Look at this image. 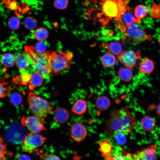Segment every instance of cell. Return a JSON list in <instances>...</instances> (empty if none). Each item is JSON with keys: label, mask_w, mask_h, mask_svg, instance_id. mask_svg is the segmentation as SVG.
Returning <instances> with one entry per match:
<instances>
[{"label": "cell", "mask_w": 160, "mask_h": 160, "mask_svg": "<svg viewBox=\"0 0 160 160\" xmlns=\"http://www.w3.org/2000/svg\"><path fill=\"white\" fill-rule=\"evenodd\" d=\"M44 118H40L36 116H23L21 120L22 124L26 127L31 132L38 133L46 129L43 124Z\"/></svg>", "instance_id": "obj_8"}, {"label": "cell", "mask_w": 160, "mask_h": 160, "mask_svg": "<svg viewBox=\"0 0 160 160\" xmlns=\"http://www.w3.org/2000/svg\"><path fill=\"white\" fill-rule=\"evenodd\" d=\"M118 74L121 79L125 82L130 81L133 77L132 70L127 67H122L118 70Z\"/></svg>", "instance_id": "obj_23"}, {"label": "cell", "mask_w": 160, "mask_h": 160, "mask_svg": "<svg viewBox=\"0 0 160 160\" xmlns=\"http://www.w3.org/2000/svg\"><path fill=\"white\" fill-rule=\"evenodd\" d=\"M87 104L86 100L80 98L77 100L73 104L71 111L74 114L81 115L86 112Z\"/></svg>", "instance_id": "obj_14"}, {"label": "cell", "mask_w": 160, "mask_h": 160, "mask_svg": "<svg viewBox=\"0 0 160 160\" xmlns=\"http://www.w3.org/2000/svg\"><path fill=\"white\" fill-rule=\"evenodd\" d=\"M46 48V43L41 41L37 43L34 47L36 51L39 53H44L45 52Z\"/></svg>", "instance_id": "obj_36"}, {"label": "cell", "mask_w": 160, "mask_h": 160, "mask_svg": "<svg viewBox=\"0 0 160 160\" xmlns=\"http://www.w3.org/2000/svg\"><path fill=\"white\" fill-rule=\"evenodd\" d=\"M17 160H31L30 157L26 154H21L18 157Z\"/></svg>", "instance_id": "obj_39"}, {"label": "cell", "mask_w": 160, "mask_h": 160, "mask_svg": "<svg viewBox=\"0 0 160 160\" xmlns=\"http://www.w3.org/2000/svg\"><path fill=\"white\" fill-rule=\"evenodd\" d=\"M110 100L105 96L99 97L96 101V105L97 108L101 111L107 110L110 107Z\"/></svg>", "instance_id": "obj_22"}, {"label": "cell", "mask_w": 160, "mask_h": 160, "mask_svg": "<svg viewBox=\"0 0 160 160\" xmlns=\"http://www.w3.org/2000/svg\"><path fill=\"white\" fill-rule=\"evenodd\" d=\"M46 140L45 137L40 134L31 132L28 134L23 139L22 148L25 152L31 153L42 145Z\"/></svg>", "instance_id": "obj_7"}, {"label": "cell", "mask_w": 160, "mask_h": 160, "mask_svg": "<svg viewBox=\"0 0 160 160\" xmlns=\"http://www.w3.org/2000/svg\"><path fill=\"white\" fill-rule=\"evenodd\" d=\"M24 24L26 28L29 30H32L36 28L37 25V21L34 17L28 16L25 18Z\"/></svg>", "instance_id": "obj_28"}, {"label": "cell", "mask_w": 160, "mask_h": 160, "mask_svg": "<svg viewBox=\"0 0 160 160\" xmlns=\"http://www.w3.org/2000/svg\"><path fill=\"white\" fill-rule=\"evenodd\" d=\"M20 24L19 19L16 17H12L8 21V26L13 30H17L19 28Z\"/></svg>", "instance_id": "obj_30"}, {"label": "cell", "mask_w": 160, "mask_h": 160, "mask_svg": "<svg viewBox=\"0 0 160 160\" xmlns=\"http://www.w3.org/2000/svg\"><path fill=\"white\" fill-rule=\"evenodd\" d=\"M43 160H61L57 155L53 154H45L44 156Z\"/></svg>", "instance_id": "obj_38"}, {"label": "cell", "mask_w": 160, "mask_h": 160, "mask_svg": "<svg viewBox=\"0 0 160 160\" xmlns=\"http://www.w3.org/2000/svg\"><path fill=\"white\" fill-rule=\"evenodd\" d=\"M122 16V20L123 21L125 25H129L134 23L137 24L140 22L134 17L130 12L129 7L127 9L126 12Z\"/></svg>", "instance_id": "obj_26"}, {"label": "cell", "mask_w": 160, "mask_h": 160, "mask_svg": "<svg viewBox=\"0 0 160 160\" xmlns=\"http://www.w3.org/2000/svg\"><path fill=\"white\" fill-rule=\"evenodd\" d=\"M1 62L4 66L7 68L11 67L15 63V57L11 53H7L2 56Z\"/></svg>", "instance_id": "obj_24"}, {"label": "cell", "mask_w": 160, "mask_h": 160, "mask_svg": "<svg viewBox=\"0 0 160 160\" xmlns=\"http://www.w3.org/2000/svg\"><path fill=\"white\" fill-rule=\"evenodd\" d=\"M29 107L35 116L40 118L51 113L53 106L46 99L36 96L33 92H30L28 96Z\"/></svg>", "instance_id": "obj_4"}, {"label": "cell", "mask_w": 160, "mask_h": 160, "mask_svg": "<svg viewBox=\"0 0 160 160\" xmlns=\"http://www.w3.org/2000/svg\"><path fill=\"white\" fill-rule=\"evenodd\" d=\"M25 54L35 72L45 78L52 73L50 65L52 52L48 51L44 53H39L32 46H25Z\"/></svg>", "instance_id": "obj_2"}, {"label": "cell", "mask_w": 160, "mask_h": 160, "mask_svg": "<svg viewBox=\"0 0 160 160\" xmlns=\"http://www.w3.org/2000/svg\"><path fill=\"white\" fill-rule=\"evenodd\" d=\"M148 12V8L145 5L140 4L137 5L134 10L135 18L140 21L141 19L146 17Z\"/></svg>", "instance_id": "obj_21"}, {"label": "cell", "mask_w": 160, "mask_h": 160, "mask_svg": "<svg viewBox=\"0 0 160 160\" xmlns=\"http://www.w3.org/2000/svg\"><path fill=\"white\" fill-rule=\"evenodd\" d=\"M105 160H132V154L120 148H117L112 153L105 156Z\"/></svg>", "instance_id": "obj_12"}, {"label": "cell", "mask_w": 160, "mask_h": 160, "mask_svg": "<svg viewBox=\"0 0 160 160\" xmlns=\"http://www.w3.org/2000/svg\"><path fill=\"white\" fill-rule=\"evenodd\" d=\"M70 117L69 112L65 109L58 108L55 110L54 120L56 122L63 124L66 122Z\"/></svg>", "instance_id": "obj_13"}, {"label": "cell", "mask_w": 160, "mask_h": 160, "mask_svg": "<svg viewBox=\"0 0 160 160\" xmlns=\"http://www.w3.org/2000/svg\"><path fill=\"white\" fill-rule=\"evenodd\" d=\"M100 151L103 156H105L111 153L112 146L110 142L108 139L102 141L100 144Z\"/></svg>", "instance_id": "obj_25"}, {"label": "cell", "mask_w": 160, "mask_h": 160, "mask_svg": "<svg viewBox=\"0 0 160 160\" xmlns=\"http://www.w3.org/2000/svg\"><path fill=\"white\" fill-rule=\"evenodd\" d=\"M151 14L154 18H160V6L154 3L151 8Z\"/></svg>", "instance_id": "obj_34"}, {"label": "cell", "mask_w": 160, "mask_h": 160, "mask_svg": "<svg viewBox=\"0 0 160 160\" xmlns=\"http://www.w3.org/2000/svg\"><path fill=\"white\" fill-rule=\"evenodd\" d=\"M113 137L116 143L119 145H123L126 142V137L124 133H117L115 134Z\"/></svg>", "instance_id": "obj_31"}, {"label": "cell", "mask_w": 160, "mask_h": 160, "mask_svg": "<svg viewBox=\"0 0 160 160\" xmlns=\"http://www.w3.org/2000/svg\"><path fill=\"white\" fill-rule=\"evenodd\" d=\"M15 63L20 71H25L31 64V62L26 54L20 53L15 57Z\"/></svg>", "instance_id": "obj_15"}, {"label": "cell", "mask_w": 160, "mask_h": 160, "mask_svg": "<svg viewBox=\"0 0 160 160\" xmlns=\"http://www.w3.org/2000/svg\"><path fill=\"white\" fill-rule=\"evenodd\" d=\"M140 125L143 129L146 131L153 130L156 125V121L153 117L146 116L143 118L140 121Z\"/></svg>", "instance_id": "obj_18"}, {"label": "cell", "mask_w": 160, "mask_h": 160, "mask_svg": "<svg viewBox=\"0 0 160 160\" xmlns=\"http://www.w3.org/2000/svg\"><path fill=\"white\" fill-rule=\"evenodd\" d=\"M70 129L71 137L76 142H81L87 135V132L85 126L80 122L73 123L71 126Z\"/></svg>", "instance_id": "obj_11"}, {"label": "cell", "mask_w": 160, "mask_h": 160, "mask_svg": "<svg viewBox=\"0 0 160 160\" xmlns=\"http://www.w3.org/2000/svg\"><path fill=\"white\" fill-rule=\"evenodd\" d=\"M157 146L151 145L132 154V160H157Z\"/></svg>", "instance_id": "obj_10"}, {"label": "cell", "mask_w": 160, "mask_h": 160, "mask_svg": "<svg viewBox=\"0 0 160 160\" xmlns=\"http://www.w3.org/2000/svg\"><path fill=\"white\" fill-rule=\"evenodd\" d=\"M4 80H0V98L5 97L9 93L10 88Z\"/></svg>", "instance_id": "obj_29"}, {"label": "cell", "mask_w": 160, "mask_h": 160, "mask_svg": "<svg viewBox=\"0 0 160 160\" xmlns=\"http://www.w3.org/2000/svg\"><path fill=\"white\" fill-rule=\"evenodd\" d=\"M101 4L102 15L108 21L113 20L121 24V17L127 9L122 0H102Z\"/></svg>", "instance_id": "obj_3"}, {"label": "cell", "mask_w": 160, "mask_h": 160, "mask_svg": "<svg viewBox=\"0 0 160 160\" xmlns=\"http://www.w3.org/2000/svg\"><path fill=\"white\" fill-rule=\"evenodd\" d=\"M117 25L129 40L135 43H141L152 39L151 35L147 34L135 23L124 25L119 24Z\"/></svg>", "instance_id": "obj_6"}, {"label": "cell", "mask_w": 160, "mask_h": 160, "mask_svg": "<svg viewBox=\"0 0 160 160\" xmlns=\"http://www.w3.org/2000/svg\"><path fill=\"white\" fill-rule=\"evenodd\" d=\"M110 115L109 118L105 122L106 132L109 136H113L118 132H131L136 122L135 119L126 107L114 110Z\"/></svg>", "instance_id": "obj_1"}, {"label": "cell", "mask_w": 160, "mask_h": 160, "mask_svg": "<svg viewBox=\"0 0 160 160\" xmlns=\"http://www.w3.org/2000/svg\"><path fill=\"white\" fill-rule=\"evenodd\" d=\"M68 0H54V5L57 9L63 10L66 8L68 5Z\"/></svg>", "instance_id": "obj_33"}, {"label": "cell", "mask_w": 160, "mask_h": 160, "mask_svg": "<svg viewBox=\"0 0 160 160\" xmlns=\"http://www.w3.org/2000/svg\"><path fill=\"white\" fill-rule=\"evenodd\" d=\"M34 35L36 40L42 41L45 40L47 38L48 32L46 28L40 27L35 30Z\"/></svg>", "instance_id": "obj_27"}, {"label": "cell", "mask_w": 160, "mask_h": 160, "mask_svg": "<svg viewBox=\"0 0 160 160\" xmlns=\"http://www.w3.org/2000/svg\"><path fill=\"white\" fill-rule=\"evenodd\" d=\"M115 56L111 53L104 54L101 58V63L104 67L111 68L113 66L116 62Z\"/></svg>", "instance_id": "obj_20"}, {"label": "cell", "mask_w": 160, "mask_h": 160, "mask_svg": "<svg viewBox=\"0 0 160 160\" xmlns=\"http://www.w3.org/2000/svg\"><path fill=\"white\" fill-rule=\"evenodd\" d=\"M11 102L15 105H18L22 101L21 95L18 93L15 92L13 93L10 97Z\"/></svg>", "instance_id": "obj_35"}, {"label": "cell", "mask_w": 160, "mask_h": 160, "mask_svg": "<svg viewBox=\"0 0 160 160\" xmlns=\"http://www.w3.org/2000/svg\"><path fill=\"white\" fill-rule=\"evenodd\" d=\"M141 54L138 51L128 50L123 51L117 59L125 67L132 69L135 66L137 60L141 59Z\"/></svg>", "instance_id": "obj_9"}, {"label": "cell", "mask_w": 160, "mask_h": 160, "mask_svg": "<svg viewBox=\"0 0 160 160\" xmlns=\"http://www.w3.org/2000/svg\"><path fill=\"white\" fill-rule=\"evenodd\" d=\"M31 76L28 88L29 90L33 91L36 87H39L42 84L43 82V77L36 72L33 73Z\"/></svg>", "instance_id": "obj_19"}, {"label": "cell", "mask_w": 160, "mask_h": 160, "mask_svg": "<svg viewBox=\"0 0 160 160\" xmlns=\"http://www.w3.org/2000/svg\"><path fill=\"white\" fill-rule=\"evenodd\" d=\"M139 69L141 73L150 74L154 69L153 62L149 58H145L140 62Z\"/></svg>", "instance_id": "obj_16"}, {"label": "cell", "mask_w": 160, "mask_h": 160, "mask_svg": "<svg viewBox=\"0 0 160 160\" xmlns=\"http://www.w3.org/2000/svg\"><path fill=\"white\" fill-rule=\"evenodd\" d=\"M7 153L6 146L3 144V141H0V160H6L5 155Z\"/></svg>", "instance_id": "obj_37"}, {"label": "cell", "mask_w": 160, "mask_h": 160, "mask_svg": "<svg viewBox=\"0 0 160 160\" xmlns=\"http://www.w3.org/2000/svg\"><path fill=\"white\" fill-rule=\"evenodd\" d=\"M73 57V54L71 52H52L50 60V65L52 73L55 75H58L61 71L68 69L72 61Z\"/></svg>", "instance_id": "obj_5"}, {"label": "cell", "mask_w": 160, "mask_h": 160, "mask_svg": "<svg viewBox=\"0 0 160 160\" xmlns=\"http://www.w3.org/2000/svg\"><path fill=\"white\" fill-rule=\"evenodd\" d=\"M20 72L21 75L19 77V80L20 81V82L21 84L26 85L30 81L31 76L25 71H20Z\"/></svg>", "instance_id": "obj_32"}, {"label": "cell", "mask_w": 160, "mask_h": 160, "mask_svg": "<svg viewBox=\"0 0 160 160\" xmlns=\"http://www.w3.org/2000/svg\"><path fill=\"white\" fill-rule=\"evenodd\" d=\"M157 111L158 114L160 116V104L157 106Z\"/></svg>", "instance_id": "obj_40"}, {"label": "cell", "mask_w": 160, "mask_h": 160, "mask_svg": "<svg viewBox=\"0 0 160 160\" xmlns=\"http://www.w3.org/2000/svg\"><path fill=\"white\" fill-rule=\"evenodd\" d=\"M106 49L110 53L114 56H119L123 52L122 46L119 42L113 41L103 44Z\"/></svg>", "instance_id": "obj_17"}]
</instances>
